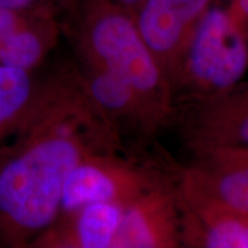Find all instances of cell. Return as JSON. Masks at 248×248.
<instances>
[{"label":"cell","instance_id":"cell-1","mask_svg":"<svg viewBox=\"0 0 248 248\" xmlns=\"http://www.w3.org/2000/svg\"><path fill=\"white\" fill-rule=\"evenodd\" d=\"M120 135L77 69L40 83L24 122L0 148V241L29 247L60 214L64 184L86 155L115 152Z\"/></svg>","mask_w":248,"mask_h":248},{"label":"cell","instance_id":"cell-2","mask_svg":"<svg viewBox=\"0 0 248 248\" xmlns=\"http://www.w3.org/2000/svg\"><path fill=\"white\" fill-rule=\"evenodd\" d=\"M77 49L83 66L102 68L122 80L157 129L173 119L170 83L131 12L113 0H89L77 32Z\"/></svg>","mask_w":248,"mask_h":248},{"label":"cell","instance_id":"cell-3","mask_svg":"<svg viewBox=\"0 0 248 248\" xmlns=\"http://www.w3.org/2000/svg\"><path fill=\"white\" fill-rule=\"evenodd\" d=\"M247 69V38L228 6H212L169 76L173 105L224 92L239 83Z\"/></svg>","mask_w":248,"mask_h":248},{"label":"cell","instance_id":"cell-4","mask_svg":"<svg viewBox=\"0 0 248 248\" xmlns=\"http://www.w3.org/2000/svg\"><path fill=\"white\" fill-rule=\"evenodd\" d=\"M168 183L171 179L160 171L117 156L115 152L89 154L64 184L60 214L94 202L126 207L142 194Z\"/></svg>","mask_w":248,"mask_h":248},{"label":"cell","instance_id":"cell-5","mask_svg":"<svg viewBox=\"0 0 248 248\" xmlns=\"http://www.w3.org/2000/svg\"><path fill=\"white\" fill-rule=\"evenodd\" d=\"M191 152L193 159L176 183L177 193L248 216V146L221 145Z\"/></svg>","mask_w":248,"mask_h":248},{"label":"cell","instance_id":"cell-6","mask_svg":"<svg viewBox=\"0 0 248 248\" xmlns=\"http://www.w3.org/2000/svg\"><path fill=\"white\" fill-rule=\"evenodd\" d=\"M179 115L186 146H248V80L213 97L183 104Z\"/></svg>","mask_w":248,"mask_h":248},{"label":"cell","instance_id":"cell-7","mask_svg":"<svg viewBox=\"0 0 248 248\" xmlns=\"http://www.w3.org/2000/svg\"><path fill=\"white\" fill-rule=\"evenodd\" d=\"M214 0H144L133 11L141 38L169 76Z\"/></svg>","mask_w":248,"mask_h":248},{"label":"cell","instance_id":"cell-8","mask_svg":"<svg viewBox=\"0 0 248 248\" xmlns=\"http://www.w3.org/2000/svg\"><path fill=\"white\" fill-rule=\"evenodd\" d=\"M181 246V209L172 182L142 194L124 208L113 248Z\"/></svg>","mask_w":248,"mask_h":248},{"label":"cell","instance_id":"cell-9","mask_svg":"<svg viewBox=\"0 0 248 248\" xmlns=\"http://www.w3.org/2000/svg\"><path fill=\"white\" fill-rule=\"evenodd\" d=\"M124 208L120 203L94 202L62 213L29 247L113 248Z\"/></svg>","mask_w":248,"mask_h":248},{"label":"cell","instance_id":"cell-10","mask_svg":"<svg viewBox=\"0 0 248 248\" xmlns=\"http://www.w3.org/2000/svg\"><path fill=\"white\" fill-rule=\"evenodd\" d=\"M177 195L182 245L204 248H248V216Z\"/></svg>","mask_w":248,"mask_h":248},{"label":"cell","instance_id":"cell-11","mask_svg":"<svg viewBox=\"0 0 248 248\" xmlns=\"http://www.w3.org/2000/svg\"><path fill=\"white\" fill-rule=\"evenodd\" d=\"M59 33L55 6H47L29 23L0 43V63L31 71L54 47Z\"/></svg>","mask_w":248,"mask_h":248},{"label":"cell","instance_id":"cell-12","mask_svg":"<svg viewBox=\"0 0 248 248\" xmlns=\"http://www.w3.org/2000/svg\"><path fill=\"white\" fill-rule=\"evenodd\" d=\"M40 83L32 78L31 71L0 63V148L27 119Z\"/></svg>","mask_w":248,"mask_h":248},{"label":"cell","instance_id":"cell-13","mask_svg":"<svg viewBox=\"0 0 248 248\" xmlns=\"http://www.w3.org/2000/svg\"><path fill=\"white\" fill-rule=\"evenodd\" d=\"M51 4L39 5L31 8H11L0 6V43L28 24L42 9Z\"/></svg>","mask_w":248,"mask_h":248},{"label":"cell","instance_id":"cell-14","mask_svg":"<svg viewBox=\"0 0 248 248\" xmlns=\"http://www.w3.org/2000/svg\"><path fill=\"white\" fill-rule=\"evenodd\" d=\"M228 8L248 40V0H230Z\"/></svg>","mask_w":248,"mask_h":248},{"label":"cell","instance_id":"cell-15","mask_svg":"<svg viewBox=\"0 0 248 248\" xmlns=\"http://www.w3.org/2000/svg\"><path fill=\"white\" fill-rule=\"evenodd\" d=\"M63 5L69 7L75 4V0H0V6L11 8H31L39 5Z\"/></svg>","mask_w":248,"mask_h":248},{"label":"cell","instance_id":"cell-16","mask_svg":"<svg viewBox=\"0 0 248 248\" xmlns=\"http://www.w3.org/2000/svg\"><path fill=\"white\" fill-rule=\"evenodd\" d=\"M113 1H115L116 4H119L120 6H122V7L126 8L128 11L133 13V11H135L144 0H113Z\"/></svg>","mask_w":248,"mask_h":248}]
</instances>
